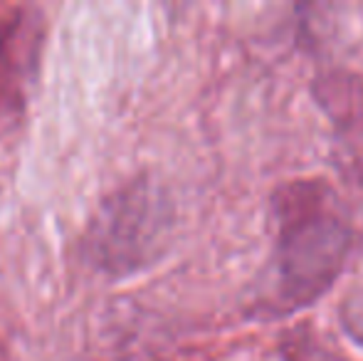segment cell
<instances>
[{"label":"cell","mask_w":363,"mask_h":361,"mask_svg":"<svg viewBox=\"0 0 363 361\" xmlns=\"http://www.w3.org/2000/svg\"><path fill=\"white\" fill-rule=\"evenodd\" d=\"M43 50V18L18 8L0 20V139L18 126L38 77Z\"/></svg>","instance_id":"3"},{"label":"cell","mask_w":363,"mask_h":361,"mask_svg":"<svg viewBox=\"0 0 363 361\" xmlns=\"http://www.w3.org/2000/svg\"><path fill=\"white\" fill-rule=\"evenodd\" d=\"M284 361H349L339 352L329 349L311 329L299 327L291 334H284Z\"/></svg>","instance_id":"5"},{"label":"cell","mask_w":363,"mask_h":361,"mask_svg":"<svg viewBox=\"0 0 363 361\" xmlns=\"http://www.w3.org/2000/svg\"><path fill=\"white\" fill-rule=\"evenodd\" d=\"M311 94L331 124L339 171L363 183V77L349 70H326L314 77Z\"/></svg>","instance_id":"4"},{"label":"cell","mask_w":363,"mask_h":361,"mask_svg":"<svg viewBox=\"0 0 363 361\" xmlns=\"http://www.w3.org/2000/svg\"><path fill=\"white\" fill-rule=\"evenodd\" d=\"M272 252L250 312L282 319L319 302L354 250V226L334 188L321 179L287 181L269 196Z\"/></svg>","instance_id":"1"},{"label":"cell","mask_w":363,"mask_h":361,"mask_svg":"<svg viewBox=\"0 0 363 361\" xmlns=\"http://www.w3.org/2000/svg\"><path fill=\"white\" fill-rule=\"evenodd\" d=\"M168 231V198L148 179H136L99 206L86 231L84 250L99 270L129 274L161 255Z\"/></svg>","instance_id":"2"},{"label":"cell","mask_w":363,"mask_h":361,"mask_svg":"<svg viewBox=\"0 0 363 361\" xmlns=\"http://www.w3.org/2000/svg\"><path fill=\"white\" fill-rule=\"evenodd\" d=\"M339 322L341 329L349 334L351 342L363 349V272L354 279V284L341 297Z\"/></svg>","instance_id":"6"}]
</instances>
